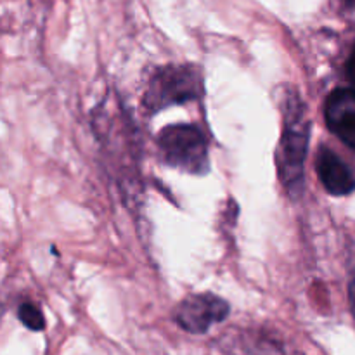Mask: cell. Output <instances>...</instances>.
Wrapping results in <instances>:
<instances>
[{"instance_id": "cell-1", "label": "cell", "mask_w": 355, "mask_h": 355, "mask_svg": "<svg viewBox=\"0 0 355 355\" xmlns=\"http://www.w3.org/2000/svg\"><path fill=\"white\" fill-rule=\"evenodd\" d=\"M309 120L304 103L297 94H288L284 104V127L277 151V172L290 196L304 191V163L309 148Z\"/></svg>"}, {"instance_id": "cell-4", "label": "cell", "mask_w": 355, "mask_h": 355, "mask_svg": "<svg viewBox=\"0 0 355 355\" xmlns=\"http://www.w3.org/2000/svg\"><path fill=\"white\" fill-rule=\"evenodd\" d=\"M227 302L214 293H200L187 297L175 312L177 324L187 333L203 335L217 322H222L229 315Z\"/></svg>"}, {"instance_id": "cell-5", "label": "cell", "mask_w": 355, "mask_h": 355, "mask_svg": "<svg viewBox=\"0 0 355 355\" xmlns=\"http://www.w3.org/2000/svg\"><path fill=\"white\" fill-rule=\"evenodd\" d=\"M326 123L349 148L355 149V89H336L324 106Z\"/></svg>"}, {"instance_id": "cell-7", "label": "cell", "mask_w": 355, "mask_h": 355, "mask_svg": "<svg viewBox=\"0 0 355 355\" xmlns=\"http://www.w3.org/2000/svg\"><path fill=\"white\" fill-rule=\"evenodd\" d=\"M17 318L31 331H42L45 328V321L42 312L33 304H21L17 309Z\"/></svg>"}, {"instance_id": "cell-10", "label": "cell", "mask_w": 355, "mask_h": 355, "mask_svg": "<svg viewBox=\"0 0 355 355\" xmlns=\"http://www.w3.org/2000/svg\"><path fill=\"white\" fill-rule=\"evenodd\" d=\"M345 7L349 10H355V0H345Z\"/></svg>"}, {"instance_id": "cell-9", "label": "cell", "mask_w": 355, "mask_h": 355, "mask_svg": "<svg viewBox=\"0 0 355 355\" xmlns=\"http://www.w3.org/2000/svg\"><path fill=\"white\" fill-rule=\"evenodd\" d=\"M349 300H350V309H352V314L355 319V277L349 284Z\"/></svg>"}, {"instance_id": "cell-2", "label": "cell", "mask_w": 355, "mask_h": 355, "mask_svg": "<svg viewBox=\"0 0 355 355\" xmlns=\"http://www.w3.org/2000/svg\"><path fill=\"white\" fill-rule=\"evenodd\" d=\"M158 148L163 162L173 168L191 175H205L210 170L207 141L194 125L177 123L165 127L158 135Z\"/></svg>"}, {"instance_id": "cell-3", "label": "cell", "mask_w": 355, "mask_h": 355, "mask_svg": "<svg viewBox=\"0 0 355 355\" xmlns=\"http://www.w3.org/2000/svg\"><path fill=\"white\" fill-rule=\"evenodd\" d=\"M203 94V75L194 64H170L159 68L149 80L144 94V106L151 111L184 104Z\"/></svg>"}, {"instance_id": "cell-6", "label": "cell", "mask_w": 355, "mask_h": 355, "mask_svg": "<svg viewBox=\"0 0 355 355\" xmlns=\"http://www.w3.org/2000/svg\"><path fill=\"white\" fill-rule=\"evenodd\" d=\"M318 173L322 186L333 196H345L355 189V177L350 168L328 148L319 151Z\"/></svg>"}, {"instance_id": "cell-8", "label": "cell", "mask_w": 355, "mask_h": 355, "mask_svg": "<svg viewBox=\"0 0 355 355\" xmlns=\"http://www.w3.org/2000/svg\"><path fill=\"white\" fill-rule=\"evenodd\" d=\"M347 73H349L350 82H352L354 87H355V47H354L352 54H350L349 62H347Z\"/></svg>"}]
</instances>
